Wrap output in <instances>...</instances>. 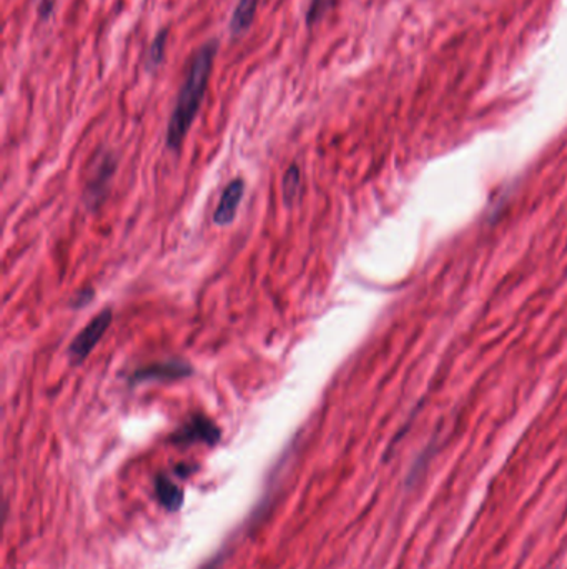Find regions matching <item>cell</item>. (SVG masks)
I'll list each match as a JSON object with an SVG mask.
<instances>
[{
    "instance_id": "cell-12",
    "label": "cell",
    "mask_w": 567,
    "mask_h": 569,
    "mask_svg": "<svg viewBox=\"0 0 567 569\" xmlns=\"http://www.w3.org/2000/svg\"><path fill=\"white\" fill-rule=\"evenodd\" d=\"M93 295H95V290H93L92 287L82 288V290L77 291V293L73 295L72 303H70V307H72V308L85 307V305H89L90 301H92Z\"/></svg>"
},
{
    "instance_id": "cell-6",
    "label": "cell",
    "mask_w": 567,
    "mask_h": 569,
    "mask_svg": "<svg viewBox=\"0 0 567 569\" xmlns=\"http://www.w3.org/2000/svg\"><path fill=\"white\" fill-rule=\"evenodd\" d=\"M113 170H115V160L110 153H103L100 159L97 160L95 167H93L92 177H90L89 186H87V199L89 203H97L99 199H103L107 190V182L112 177Z\"/></svg>"
},
{
    "instance_id": "cell-3",
    "label": "cell",
    "mask_w": 567,
    "mask_h": 569,
    "mask_svg": "<svg viewBox=\"0 0 567 569\" xmlns=\"http://www.w3.org/2000/svg\"><path fill=\"white\" fill-rule=\"evenodd\" d=\"M220 440V428L205 417H193L172 437L173 443L215 445Z\"/></svg>"
},
{
    "instance_id": "cell-1",
    "label": "cell",
    "mask_w": 567,
    "mask_h": 569,
    "mask_svg": "<svg viewBox=\"0 0 567 569\" xmlns=\"http://www.w3.org/2000/svg\"><path fill=\"white\" fill-rule=\"evenodd\" d=\"M219 43L206 42L200 47L190 62L186 70L185 80L182 89L176 97L175 109L170 117L169 129H166V146L170 150H179L196 119L203 97H205L206 86H209L210 73H212L213 62H215Z\"/></svg>"
},
{
    "instance_id": "cell-13",
    "label": "cell",
    "mask_w": 567,
    "mask_h": 569,
    "mask_svg": "<svg viewBox=\"0 0 567 569\" xmlns=\"http://www.w3.org/2000/svg\"><path fill=\"white\" fill-rule=\"evenodd\" d=\"M53 2L52 0H45V6L40 7V12H42V16H47V13L52 10Z\"/></svg>"
},
{
    "instance_id": "cell-10",
    "label": "cell",
    "mask_w": 567,
    "mask_h": 569,
    "mask_svg": "<svg viewBox=\"0 0 567 569\" xmlns=\"http://www.w3.org/2000/svg\"><path fill=\"white\" fill-rule=\"evenodd\" d=\"M166 39H169V29H163L162 32L156 33L155 40L150 46L149 53H146V69L150 72L159 69L165 57Z\"/></svg>"
},
{
    "instance_id": "cell-11",
    "label": "cell",
    "mask_w": 567,
    "mask_h": 569,
    "mask_svg": "<svg viewBox=\"0 0 567 569\" xmlns=\"http://www.w3.org/2000/svg\"><path fill=\"white\" fill-rule=\"evenodd\" d=\"M332 6L333 0H312L308 12H306V23L313 26V23L318 22V20L332 9Z\"/></svg>"
},
{
    "instance_id": "cell-9",
    "label": "cell",
    "mask_w": 567,
    "mask_h": 569,
    "mask_svg": "<svg viewBox=\"0 0 567 569\" xmlns=\"http://www.w3.org/2000/svg\"><path fill=\"white\" fill-rule=\"evenodd\" d=\"M156 495H159V500L162 501L163 507L169 508V510H176L183 501L180 488L163 477L156 480Z\"/></svg>"
},
{
    "instance_id": "cell-5",
    "label": "cell",
    "mask_w": 567,
    "mask_h": 569,
    "mask_svg": "<svg viewBox=\"0 0 567 569\" xmlns=\"http://www.w3.org/2000/svg\"><path fill=\"white\" fill-rule=\"evenodd\" d=\"M243 192H245V182L242 179L232 180L223 190L222 199H220L219 207H216L215 213H213V222L216 226L225 227L235 220L236 210H239L240 202L243 199Z\"/></svg>"
},
{
    "instance_id": "cell-2",
    "label": "cell",
    "mask_w": 567,
    "mask_h": 569,
    "mask_svg": "<svg viewBox=\"0 0 567 569\" xmlns=\"http://www.w3.org/2000/svg\"><path fill=\"white\" fill-rule=\"evenodd\" d=\"M113 313L112 308H103L99 315L92 318L73 338L72 343H70L69 351V361L72 367H79L83 361L89 358V355L92 353L93 348L99 345V341L102 340L103 333L109 330L110 325H112Z\"/></svg>"
},
{
    "instance_id": "cell-4",
    "label": "cell",
    "mask_w": 567,
    "mask_h": 569,
    "mask_svg": "<svg viewBox=\"0 0 567 569\" xmlns=\"http://www.w3.org/2000/svg\"><path fill=\"white\" fill-rule=\"evenodd\" d=\"M193 373L192 367L186 361L172 360L163 363H153L140 368L133 373V383H145V381H172L190 377Z\"/></svg>"
},
{
    "instance_id": "cell-8",
    "label": "cell",
    "mask_w": 567,
    "mask_h": 569,
    "mask_svg": "<svg viewBox=\"0 0 567 569\" xmlns=\"http://www.w3.org/2000/svg\"><path fill=\"white\" fill-rule=\"evenodd\" d=\"M283 202L286 207L295 206L296 200L302 196V172L298 167L292 166L286 170L282 183Z\"/></svg>"
},
{
    "instance_id": "cell-7",
    "label": "cell",
    "mask_w": 567,
    "mask_h": 569,
    "mask_svg": "<svg viewBox=\"0 0 567 569\" xmlns=\"http://www.w3.org/2000/svg\"><path fill=\"white\" fill-rule=\"evenodd\" d=\"M260 0H239L233 9L232 19H230V32L232 36H240L246 32L255 19L256 9Z\"/></svg>"
}]
</instances>
